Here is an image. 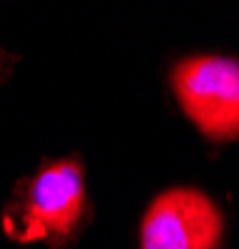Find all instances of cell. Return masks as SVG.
<instances>
[{
  "mask_svg": "<svg viewBox=\"0 0 239 249\" xmlns=\"http://www.w3.org/2000/svg\"><path fill=\"white\" fill-rule=\"evenodd\" d=\"M85 212V172L77 160L48 162L23 187V199L5 217V230L23 242L63 247Z\"/></svg>",
  "mask_w": 239,
  "mask_h": 249,
  "instance_id": "6da1fadb",
  "label": "cell"
},
{
  "mask_svg": "<svg viewBox=\"0 0 239 249\" xmlns=\"http://www.w3.org/2000/svg\"><path fill=\"white\" fill-rule=\"evenodd\" d=\"M172 88L185 115L209 140L239 137V60L197 55L172 72Z\"/></svg>",
  "mask_w": 239,
  "mask_h": 249,
  "instance_id": "7a4b0ae2",
  "label": "cell"
},
{
  "mask_svg": "<svg viewBox=\"0 0 239 249\" xmlns=\"http://www.w3.org/2000/svg\"><path fill=\"white\" fill-rule=\"evenodd\" d=\"M224 219L199 190L174 187L162 192L142 219V249H217Z\"/></svg>",
  "mask_w": 239,
  "mask_h": 249,
  "instance_id": "3957f363",
  "label": "cell"
},
{
  "mask_svg": "<svg viewBox=\"0 0 239 249\" xmlns=\"http://www.w3.org/2000/svg\"><path fill=\"white\" fill-rule=\"evenodd\" d=\"M0 70H3V60H0Z\"/></svg>",
  "mask_w": 239,
  "mask_h": 249,
  "instance_id": "277c9868",
  "label": "cell"
}]
</instances>
